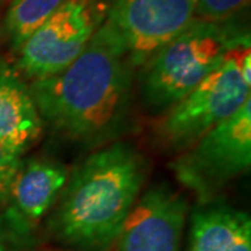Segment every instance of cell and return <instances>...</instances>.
Returning <instances> with one entry per match:
<instances>
[{
    "mask_svg": "<svg viewBox=\"0 0 251 251\" xmlns=\"http://www.w3.org/2000/svg\"><path fill=\"white\" fill-rule=\"evenodd\" d=\"M134 69L103 21L74 62L28 85L44 123L73 143L100 148L134 125Z\"/></svg>",
    "mask_w": 251,
    "mask_h": 251,
    "instance_id": "obj_1",
    "label": "cell"
},
{
    "mask_svg": "<svg viewBox=\"0 0 251 251\" xmlns=\"http://www.w3.org/2000/svg\"><path fill=\"white\" fill-rule=\"evenodd\" d=\"M148 162L130 143L97 148L67 177L49 227L75 251H110L147 180Z\"/></svg>",
    "mask_w": 251,
    "mask_h": 251,
    "instance_id": "obj_2",
    "label": "cell"
},
{
    "mask_svg": "<svg viewBox=\"0 0 251 251\" xmlns=\"http://www.w3.org/2000/svg\"><path fill=\"white\" fill-rule=\"evenodd\" d=\"M247 39L250 34L234 25L196 20L138 70L143 106L153 115H163Z\"/></svg>",
    "mask_w": 251,
    "mask_h": 251,
    "instance_id": "obj_3",
    "label": "cell"
},
{
    "mask_svg": "<svg viewBox=\"0 0 251 251\" xmlns=\"http://www.w3.org/2000/svg\"><path fill=\"white\" fill-rule=\"evenodd\" d=\"M250 39L226 54L224 62L184 98L169 108L155 128L158 144L181 152L232 117L251 99Z\"/></svg>",
    "mask_w": 251,
    "mask_h": 251,
    "instance_id": "obj_4",
    "label": "cell"
},
{
    "mask_svg": "<svg viewBox=\"0 0 251 251\" xmlns=\"http://www.w3.org/2000/svg\"><path fill=\"white\" fill-rule=\"evenodd\" d=\"M172 171L198 201L209 204L229 183L251 166V99L233 116L179 152Z\"/></svg>",
    "mask_w": 251,
    "mask_h": 251,
    "instance_id": "obj_5",
    "label": "cell"
},
{
    "mask_svg": "<svg viewBox=\"0 0 251 251\" xmlns=\"http://www.w3.org/2000/svg\"><path fill=\"white\" fill-rule=\"evenodd\" d=\"M106 17L97 0H66L18 49V72L31 81L67 69Z\"/></svg>",
    "mask_w": 251,
    "mask_h": 251,
    "instance_id": "obj_6",
    "label": "cell"
},
{
    "mask_svg": "<svg viewBox=\"0 0 251 251\" xmlns=\"http://www.w3.org/2000/svg\"><path fill=\"white\" fill-rule=\"evenodd\" d=\"M196 0H112L105 23L125 46L134 70L196 21Z\"/></svg>",
    "mask_w": 251,
    "mask_h": 251,
    "instance_id": "obj_7",
    "label": "cell"
},
{
    "mask_svg": "<svg viewBox=\"0 0 251 251\" xmlns=\"http://www.w3.org/2000/svg\"><path fill=\"white\" fill-rule=\"evenodd\" d=\"M188 204L168 184L140 196L122 226L115 251H179Z\"/></svg>",
    "mask_w": 251,
    "mask_h": 251,
    "instance_id": "obj_8",
    "label": "cell"
},
{
    "mask_svg": "<svg viewBox=\"0 0 251 251\" xmlns=\"http://www.w3.org/2000/svg\"><path fill=\"white\" fill-rule=\"evenodd\" d=\"M42 133L44 120L28 85L9 66L0 63V144L23 155L39 141Z\"/></svg>",
    "mask_w": 251,
    "mask_h": 251,
    "instance_id": "obj_9",
    "label": "cell"
},
{
    "mask_svg": "<svg viewBox=\"0 0 251 251\" xmlns=\"http://www.w3.org/2000/svg\"><path fill=\"white\" fill-rule=\"evenodd\" d=\"M198 208L191 216L187 251H251V218L229 205Z\"/></svg>",
    "mask_w": 251,
    "mask_h": 251,
    "instance_id": "obj_10",
    "label": "cell"
},
{
    "mask_svg": "<svg viewBox=\"0 0 251 251\" xmlns=\"http://www.w3.org/2000/svg\"><path fill=\"white\" fill-rule=\"evenodd\" d=\"M69 173L66 168L50 159H31L18 171L10 196L18 214L29 224H36L62 194Z\"/></svg>",
    "mask_w": 251,
    "mask_h": 251,
    "instance_id": "obj_11",
    "label": "cell"
},
{
    "mask_svg": "<svg viewBox=\"0 0 251 251\" xmlns=\"http://www.w3.org/2000/svg\"><path fill=\"white\" fill-rule=\"evenodd\" d=\"M66 0H13L4 17V28L13 48L21 45Z\"/></svg>",
    "mask_w": 251,
    "mask_h": 251,
    "instance_id": "obj_12",
    "label": "cell"
},
{
    "mask_svg": "<svg viewBox=\"0 0 251 251\" xmlns=\"http://www.w3.org/2000/svg\"><path fill=\"white\" fill-rule=\"evenodd\" d=\"M250 0H196V20L226 23L249 6Z\"/></svg>",
    "mask_w": 251,
    "mask_h": 251,
    "instance_id": "obj_13",
    "label": "cell"
},
{
    "mask_svg": "<svg viewBox=\"0 0 251 251\" xmlns=\"http://www.w3.org/2000/svg\"><path fill=\"white\" fill-rule=\"evenodd\" d=\"M23 162L20 155L11 152L0 144V202L10 196L13 181L17 176Z\"/></svg>",
    "mask_w": 251,
    "mask_h": 251,
    "instance_id": "obj_14",
    "label": "cell"
},
{
    "mask_svg": "<svg viewBox=\"0 0 251 251\" xmlns=\"http://www.w3.org/2000/svg\"><path fill=\"white\" fill-rule=\"evenodd\" d=\"M0 251H4V249H3V246L0 244Z\"/></svg>",
    "mask_w": 251,
    "mask_h": 251,
    "instance_id": "obj_15",
    "label": "cell"
}]
</instances>
